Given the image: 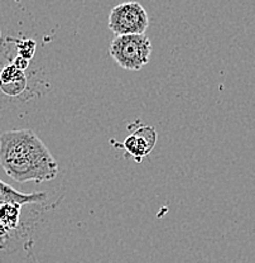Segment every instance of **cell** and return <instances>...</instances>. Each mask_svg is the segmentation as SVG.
Segmentation results:
<instances>
[{"mask_svg":"<svg viewBox=\"0 0 255 263\" xmlns=\"http://www.w3.org/2000/svg\"><path fill=\"white\" fill-rule=\"evenodd\" d=\"M0 166L16 182L42 183L56 179V158L31 129L7 130L0 134Z\"/></svg>","mask_w":255,"mask_h":263,"instance_id":"obj_1","label":"cell"},{"mask_svg":"<svg viewBox=\"0 0 255 263\" xmlns=\"http://www.w3.org/2000/svg\"><path fill=\"white\" fill-rule=\"evenodd\" d=\"M108 26L115 35L144 34L149 27V16L141 3L125 2L112 8Z\"/></svg>","mask_w":255,"mask_h":263,"instance_id":"obj_3","label":"cell"},{"mask_svg":"<svg viewBox=\"0 0 255 263\" xmlns=\"http://www.w3.org/2000/svg\"><path fill=\"white\" fill-rule=\"evenodd\" d=\"M13 41H14L19 56L31 61L37 51V42L34 40H14V38Z\"/></svg>","mask_w":255,"mask_h":263,"instance_id":"obj_8","label":"cell"},{"mask_svg":"<svg viewBox=\"0 0 255 263\" xmlns=\"http://www.w3.org/2000/svg\"><path fill=\"white\" fill-rule=\"evenodd\" d=\"M0 40H2V32H0Z\"/></svg>","mask_w":255,"mask_h":263,"instance_id":"obj_10","label":"cell"},{"mask_svg":"<svg viewBox=\"0 0 255 263\" xmlns=\"http://www.w3.org/2000/svg\"><path fill=\"white\" fill-rule=\"evenodd\" d=\"M27 89V76L13 64L5 65L0 70V90L7 97L16 98Z\"/></svg>","mask_w":255,"mask_h":263,"instance_id":"obj_5","label":"cell"},{"mask_svg":"<svg viewBox=\"0 0 255 263\" xmlns=\"http://www.w3.org/2000/svg\"><path fill=\"white\" fill-rule=\"evenodd\" d=\"M109 53L124 70L139 71L150 61L152 42L145 34L115 35Z\"/></svg>","mask_w":255,"mask_h":263,"instance_id":"obj_2","label":"cell"},{"mask_svg":"<svg viewBox=\"0 0 255 263\" xmlns=\"http://www.w3.org/2000/svg\"><path fill=\"white\" fill-rule=\"evenodd\" d=\"M12 64L14 65L15 67L18 68V70L26 71L27 68H28V66H29V60L24 59V57L19 56V54H18V56L14 57V60L12 61Z\"/></svg>","mask_w":255,"mask_h":263,"instance_id":"obj_9","label":"cell"},{"mask_svg":"<svg viewBox=\"0 0 255 263\" xmlns=\"http://www.w3.org/2000/svg\"><path fill=\"white\" fill-rule=\"evenodd\" d=\"M47 200V194L45 191H37V193H22L15 190L10 185L0 180V205L5 202H14L19 205L28 204H42Z\"/></svg>","mask_w":255,"mask_h":263,"instance_id":"obj_6","label":"cell"},{"mask_svg":"<svg viewBox=\"0 0 255 263\" xmlns=\"http://www.w3.org/2000/svg\"><path fill=\"white\" fill-rule=\"evenodd\" d=\"M157 141L158 134L154 127L139 125L130 136L125 138L122 147L139 163L152 152Z\"/></svg>","mask_w":255,"mask_h":263,"instance_id":"obj_4","label":"cell"},{"mask_svg":"<svg viewBox=\"0 0 255 263\" xmlns=\"http://www.w3.org/2000/svg\"><path fill=\"white\" fill-rule=\"evenodd\" d=\"M22 205L5 202L0 205V239H5L21 226Z\"/></svg>","mask_w":255,"mask_h":263,"instance_id":"obj_7","label":"cell"}]
</instances>
